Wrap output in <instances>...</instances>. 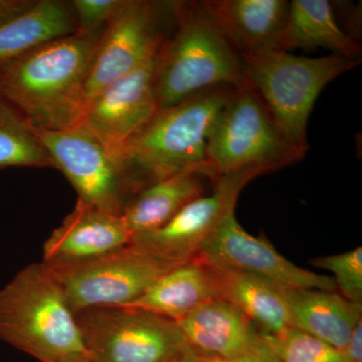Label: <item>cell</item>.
Instances as JSON below:
<instances>
[{
    "instance_id": "cb8c5ba5",
    "label": "cell",
    "mask_w": 362,
    "mask_h": 362,
    "mask_svg": "<svg viewBox=\"0 0 362 362\" xmlns=\"http://www.w3.org/2000/svg\"><path fill=\"white\" fill-rule=\"evenodd\" d=\"M261 333L281 362H345L341 350L298 328L280 334Z\"/></svg>"
},
{
    "instance_id": "ffe728a7",
    "label": "cell",
    "mask_w": 362,
    "mask_h": 362,
    "mask_svg": "<svg viewBox=\"0 0 362 362\" xmlns=\"http://www.w3.org/2000/svg\"><path fill=\"white\" fill-rule=\"evenodd\" d=\"M218 299L213 276L199 259L175 267L157 279L132 304L178 322L197 307Z\"/></svg>"
},
{
    "instance_id": "4dcf8cb0",
    "label": "cell",
    "mask_w": 362,
    "mask_h": 362,
    "mask_svg": "<svg viewBox=\"0 0 362 362\" xmlns=\"http://www.w3.org/2000/svg\"><path fill=\"white\" fill-rule=\"evenodd\" d=\"M61 362H93L90 361L89 356L87 354H81V356L71 357V358L66 359V361Z\"/></svg>"
},
{
    "instance_id": "ba28073f",
    "label": "cell",
    "mask_w": 362,
    "mask_h": 362,
    "mask_svg": "<svg viewBox=\"0 0 362 362\" xmlns=\"http://www.w3.org/2000/svg\"><path fill=\"white\" fill-rule=\"evenodd\" d=\"M47 267L76 314L97 307L128 306L157 279L176 266L129 243L121 249L82 263Z\"/></svg>"
},
{
    "instance_id": "603a6c76",
    "label": "cell",
    "mask_w": 362,
    "mask_h": 362,
    "mask_svg": "<svg viewBox=\"0 0 362 362\" xmlns=\"http://www.w3.org/2000/svg\"><path fill=\"white\" fill-rule=\"evenodd\" d=\"M52 168L51 156L25 114L0 93V169Z\"/></svg>"
},
{
    "instance_id": "277c9868",
    "label": "cell",
    "mask_w": 362,
    "mask_h": 362,
    "mask_svg": "<svg viewBox=\"0 0 362 362\" xmlns=\"http://www.w3.org/2000/svg\"><path fill=\"white\" fill-rule=\"evenodd\" d=\"M0 340L40 362L87 354L75 314L45 264L26 267L0 290Z\"/></svg>"
},
{
    "instance_id": "4316f807",
    "label": "cell",
    "mask_w": 362,
    "mask_h": 362,
    "mask_svg": "<svg viewBox=\"0 0 362 362\" xmlns=\"http://www.w3.org/2000/svg\"><path fill=\"white\" fill-rule=\"evenodd\" d=\"M206 358L209 362H281L277 356L274 354L273 350L266 344L264 339L255 349L250 350L243 356L226 359L209 356H206Z\"/></svg>"
},
{
    "instance_id": "d4e9b609",
    "label": "cell",
    "mask_w": 362,
    "mask_h": 362,
    "mask_svg": "<svg viewBox=\"0 0 362 362\" xmlns=\"http://www.w3.org/2000/svg\"><path fill=\"white\" fill-rule=\"evenodd\" d=\"M311 265L333 274L337 291L352 303L362 304V247L312 259Z\"/></svg>"
},
{
    "instance_id": "e0dca14e",
    "label": "cell",
    "mask_w": 362,
    "mask_h": 362,
    "mask_svg": "<svg viewBox=\"0 0 362 362\" xmlns=\"http://www.w3.org/2000/svg\"><path fill=\"white\" fill-rule=\"evenodd\" d=\"M279 285L293 327L343 350L362 320V304L352 303L338 292Z\"/></svg>"
},
{
    "instance_id": "d6986e66",
    "label": "cell",
    "mask_w": 362,
    "mask_h": 362,
    "mask_svg": "<svg viewBox=\"0 0 362 362\" xmlns=\"http://www.w3.org/2000/svg\"><path fill=\"white\" fill-rule=\"evenodd\" d=\"M320 47L350 61L361 58V45L338 25L328 0L290 1L278 49L309 51Z\"/></svg>"
},
{
    "instance_id": "f546056e",
    "label": "cell",
    "mask_w": 362,
    "mask_h": 362,
    "mask_svg": "<svg viewBox=\"0 0 362 362\" xmlns=\"http://www.w3.org/2000/svg\"><path fill=\"white\" fill-rule=\"evenodd\" d=\"M169 362H209L206 356H202L199 352L190 349L187 351L182 352L180 356H175Z\"/></svg>"
},
{
    "instance_id": "5b68a950",
    "label": "cell",
    "mask_w": 362,
    "mask_h": 362,
    "mask_svg": "<svg viewBox=\"0 0 362 362\" xmlns=\"http://www.w3.org/2000/svg\"><path fill=\"white\" fill-rule=\"evenodd\" d=\"M240 57L247 80L263 100L279 129L290 142L306 151L307 124L317 98L330 82L359 64L334 54L307 58L280 49Z\"/></svg>"
},
{
    "instance_id": "2e32d148",
    "label": "cell",
    "mask_w": 362,
    "mask_h": 362,
    "mask_svg": "<svg viewBox=\"0 0 362 362\" xmlns=\"http://www.w3.org/2000/svg\"><path fill=\"white\" fill-rule=\"evenodd\" d=\"M177 323L189 346L204 356L233 358L263 341L259 328L225 300H209Z\"/></svg>"
},
{
    "instance_id": "8fae6325",
    "label": "cell",
    "mask_w": 362,
    "mask_h": 362,
    "mask_svg": "<svg viewBox=\"0 0 362 362\" xmlns=\"http://www.w3.org/2000/svg\"><path fill=\"white\" fill-rule=\"evenodd\" d=\"M235 213L233 209L226 214L207 238L199 261L214 268L247 272L283 286L338 292L332 277L295 265L265 238L246 232Z\"/></svg>"
},
{
    "instance_id": "ac0fdd59",
    "label": "cell",
    "mask_w": 362,
    "mask_h": 362,
    "mask_svg": "<svg viewBox=\"0 0 362 362\" xmlns=\"http://www.w3.org/2000/svg\"><path fill=\"white\" fill-rule=\"evenodd\" d=\"M209 267L218 299L245 314L261 332L280 334L293 327L277 283L247 272Z\"/></svg>"
},
{
    "instance_id": "9c48e42d",
    "label": "cell",
    "mask_w": 362,
    "mask_h": 362,
    "mask_svg": "<svg viewBox=\"0 0 362 362\" xmlns=\"http://www.w3.org/2000/svg\"><path fill=\"white\" fill-rule=\"evenodd\" d=\"M37 130L54 168L70 181L78 201L107 213L121 214L132 192L123 169L96 136L78 124L68 129Z\"/></svg>"
},
{
    "instance_id": "3957f363",
    "label": "cell",
    "mask_w": 362,
    "mask_h": 362,
    "mask_svg": "<svg viewBox=\"0 0 362 362\" xmlns=\"http://www.w3.org/2000/svg\"><path fill=\"white\" fill-rule=\"evenodd\" d=\"M173 37L157 54L156 95L158 109L185 101L202 90L250 85L242 57L202 8L201 2H175Z\"/></svg>"
},
{
    "instance_id": "5bb4252c",
    "label": "cell",
    "mask_w": 362,
    "mask_h": 362,
    "mask_svg": "<svg viewBox=\"0 0 362 362\" xmlns=\"http://www.w3.org/2000/svg\"><path fill=\"white\" fill-rule=\"evenodd\" d=\"M131 238L121 214L78 201L45 243L42 263L51 267L82 263L127 246Z\"/></svg>"
},
{
    "instance_id": "83f0119b",
    "label": "cell",
    "mask_w": 362,
    "mask_h": 362,
    "mask_svg": "<svg viewBox=\"0 0 362 362\" xmlns=\"http://www.w3.org/2000/svg\"><path fill=\"white\" fill-rule=\"evenodd\" d=\"M35 0H0V25L25 13Z\"/></svg>"
},
{
    "instance_id": "484cf974",
    "label": "cell",
    "mask_w": 362,
    "mask_h": 362,
    "mask_svg": "<svg viewBox=\"0 0 362 362\" xmlns=\"http://www.w3.org/2000/svg\"><path fill=\"white\" fill-rule=\"evenodd\" d=\"M126 0H73L71 8L77 18L78 30H103L120 11Z\"/></svg>"
},
{
    "instance_id": "44dd1931",
    "label": "cell",
    "mask_w": 362,
    "mask_h": 362,
    "mask_svg": "<svg viewBox=\"0 0 362 362\" xmlns=\"http://www.w3.org/2000/svg\"><path fill=\"white\" fill-rule=\"evenodd\" d=\"M78 30L71 4L59 0H35L25 13L0 25V63Z\"/></svg>"
},
{
    "instance_id": "7c38bea8",
    "label": "cell",
    "mask_w": 362,
    "mask_h": 362,
    "mask_svg": "<svg viewBox=\"0 0 362 362\" xmlns=\"http://www.w3.org/2000/svg\"><path fill=\"white\" fill-rule=\"evenodd\" d=\"M158 16L157 4L126 0L98 44L86 84V106L100 90L156 56L164 40L157 28Z\"/></svg>"
},
{
    "instance_id": "7a4b0ae2",
    "label": "cell",
    "mask_w": 362,
    "mask_h": 362,
    "mask_svg": "<svg viewBox=\"0 0 362 362\" xmlns=\"http://www.w3.org/2000/svg\"><path fill=\"white\" fill-rule=\"evenodd\" d=\"M235 90L218 86L158 109L117 156L132 192L180 173L207 176L209 134Z\"/></svg>"
},
{
    "instance_id": "6da1fadb",
    "label": "cell",
    "mask_w": 362,
    "mask_h": 362,
    "mask_svg": "<svg viewBox=\"0 0 362 362\" xmlns=\"http://www.w3.org/2000/svg\"><path fill=\"white\" fill-rule=\"evenodd\" d=\"M103 30H78L0 63V93L37 129L82 122L86 84Z\"/></svg>"
},
{
    "instance_id": "7402d4cb",
    "label": "cell",
    "mask_w": 362,
    "mask_h": 362,
    "mask_svg": "<svg viewBox=\"0 0 362 362\" xmlns=\"http://www.w3.org/2000/svg\"><path fill=\"white\" fill-rule=\"evenodd\" d=\"M201 176L195 173H180L138 192L121 214L132 237L161 228L189 202L204 195Z\"/></svg>"
},
{
    "instance_id": "9a60e30c",
    "label": "cell",
    "mask_w": 362,
    "mask_h": 362,
    "mask_svg": "<svg viewBox=\"0 0 362 362\" xmlns=\"http://www.w3.org/2000/svg\"><path fill=\"white\" fill-rule=\"evenodd\" d=\"M289 2L286 0L201 1L216 28L242 54L279 49Z\"/></svg>"
},
{
    "instance_id": "4fadbf2b",
    "label": "cell",
    "mask_w": 362,
    "mask_h": 362,
    "mask_svg": "<svg viewBox=\"0 0 362 362\" xmlns=\"http://www.w3.org/2000/svg\"><path fill=\"white\" fill-rule=\"evenodd\" d=\"M157 54L100 90L86 106L81 123L116 158L131 138L158 110L156 95Z\"/></svg>"
},
{
    "instance_id": "52a82bcc",
    "label": "cell",
    "mask_w": 362,
    "mask_h": 362,
    "mask_svg": "<svg viewBox=\"0 0 362 362\" xmlns=\"http://www.w3.org/2000/svg\"><path fill=\"white\" fill-rule=\"evenodd\" d=\"M93 362H169L192 349L175 321L132 307L75 314Z\"/></svg>"
},
{
    "instance_id": "f1b7e54d",
    "label": "cell",
    "mask_w": 362,
    "mask_h": 362,
    "mask_svg": "<svg viewBox=\"0 0 362 362\" xmlns=\"http://www.w3.org/2000/svg\"><path fill=\"white\" fill-rule=\"evenodd\" d=\"M345 362H362V320L352 331L349 342L342 350Z\"/></svg>"
},
{
    "instance_id": "30bf717a",
    "label": "cell",
    "mask_w": 362,
    "mask_h": 362,
    "mask_svg": "<svg viewBox=\"0 0 362 362\" xmlns=\"http://www.w3.org/2000/svg\"><path fill=\"white\" fill-rule=\"evenodd\" d=\"M258 169H246L221 176L214 181L211 195H202L151 232L131 238L136 245L156 258L178 266L199 258L202 245L226 214L235 209L245 185L258 175Z\"/></svg>"
},
{
    "instance_id": "8992f818",
    "label": "cell",
    "mask_w": 362,
    "mask_h": 362,
    "mask_svg": "<svg viewBox=\"0 0 362 362\" xmlns=\"http://www.w3.org/2000/svg\"><path fill=\"white\" fill-rule=\"evenodd\" d=\"M279 129L251 85L235 89L216 118L206 148L207 176L258 169L271 173L301 160L306 154Z\"/></svg>"
}]
</instances>
